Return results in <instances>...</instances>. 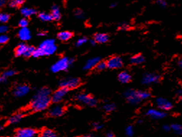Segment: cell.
Instances as JSON below:
<instances>
[{
    "label": "cell",
    "instance_id": "30",
    "mask_svg": "<svg viewBox=\"0 0 182 137\" xmlns=\"http://www.w3.org/2000/svg\"><path fill=\"white\" fill-rule=\"evenodd\" d=\"M10 18V15L5 12H2L0 14V22L2 24H5L9 21V20Z\"/></svg>",
    "mask_w": 182,
    "mask_h": 137
},
{
    "label": "cell",
    "instance_id": "50",
    "mask_svg": "<svg viewBox=\"0 0 182 137\" xmlns=\"http://www.w3.org/2000/svg\"><path fill=\"white\" fill-rule=\"evenodd\" d=\"M84 137H94V136H93L92 135H87V136H85Z\"/></svg>",
    "mask_w": 182,
    "mask_h": 137
},
{
    "label": "cell",
    "instance_id": "41",
    "mask_svg": "<svg viewBox=\"0 0 182 137\" xmlns=\"http://www.w3.org/2000/svg\"><path fill=\"white\" fill-rule=\"evenodd\" d=\"M93 129H95V130H99V129H102L103 125L101 124L100 123L96 122V123H93Z\"/></svg>",
    "mask_w": 182,
    "mask_h": 137
},
{
    "label": "cell",
    "instance_id": "38",
    "mask_svg": "<svg viewBox=\"0 0 182 137\" xmlns=\"http://www.w3.org/2000/svg\"><path fill=\"white\" fill-rule=\"evenodd\" d=\"M156 3H157V4H158V5L160 6L161 7H163V8L166 7H167V5H168L167 2H166V0H157Z\"/></svg>",
    "mask_w": 182,
    "mask_h": 137
},
{
    "label": "cell",
    "instance_id": "18",
    "mask_svg": "<svg viewBox=\"0 0 182 137\" xmlns=\"http://www.w3.org/2000/svg\"><path fill=\"white\" fill-rule=\"evenodd\" d=\"M20 14L22 15V17L28 18L36 14V10L33 8L22 7L20 9Z\"/></svg>",
    "mask_w": 182,
    "mask_h": 137
},
{
    "label": "cell",
    "instance_id": "20",
    "mask_svg": "<svg viewBox=\"0 0 182 137\" xmlns=\"http://www.w3.org/2000/svg\"><path fill=\"white\" fill-rule=\"evenodd\" d=\"M118 79L120 82L126 84V83L130 82V80H131V75H130L129 73H128L127 71H124L119 74Z\"/></svg>",
    "mask_w": 182,
    "mask_h": 137
},
{
    "label": "cell",
    "instance_id": "49",
    "mask_svg": "<svg viewBox=\"0 0 182 137\" xmlns=\"http://www.w3.org/2000/svg\"><path fill=\"white\" fill-rule=\"evenodd\" d=\"M39 35V36H44V35H46V33L44 32H41V33H39V34H38Z\"/></svg>",
    "mask_w": 182,
    "mask_h": 137
},
{
    "label": "cell",
    "instance_id": "13",
    "mask_svg": "<svg viewBox=\"0 0 182 137\" xmlns=\"http://www.w3.org/2000/svg\"><path fill=\"white\" fill-rule=\"evenodd\" d=\"M36 134V131L33 129H20L15 133V137H34Z\"/></svg>",
    "mask_w": 182,
    "mask_h": 137
},
{
    "label": "cell",
    "instance_id": "23",
    "mask_svg": "<svg viewBox=\"0 0 182 137\" xmlns=\"http://www.w3.org/2000/svg\"><path fill=\"white\" fill-rule=\"evenodd\" d=\"M72 37V33L69 31H62L59 32L57 35V38L62 41H67Z\"/></svg>",
    "mask_w": 182,
    "mask_h": 137
},
{
    "label": "cell",
    "instance_id": "3",
    "mask_svg": "<svg viewBox=\"0 0 182 137\" xmlns=\"http://www.w3.org/2000/svg\"><path fill=\"white\" fill-rule=\"evenodd\" d=\"M73 59H69L67 57H63L56 62L51 67V71L54 73L66 71L69 66L72 64Z\"/></svg>",
    "mask_w": 182,
    "mask_h": 137
},
{
    "label": "cell",
    "instance_id": "26",
    "mask_svg": "<svg viewBox=\"0 0 182 137\" xmlns=\"http://www.w3.org/2000/svg\"><path fill=\"white\" fill-rule=\"evenodd\" d=\"M38 17H39V20H40L43 22H50L53 20L52 16H51V14H49V13L44 12H40L39 15H38Z\"/></svg>",
    "mask_w": 182,
    "mask_h": 137
},
{
    "label": "cell",
    "instance_id": "52",
    "mask_svg": "<svg viewBox=\"0 0 182 137\" xmlns=\"http://www.w3.org/2000/svg\"><path fill=\"white\" fill-rule=\"evenodd\" d=\"M181 103H182V98H181Z\"/></svg>",
    "mask_w": 182,
    "mask_h": 137
},
{
    "label": "cell",
    "instance_id": "16",
    "mask_svg": "<svg viewBox=\"0 0 182 137\" xmlns=\"http://www.w3.org/2000/svg\"><path fill=\"white\" fill-rule=\"evenodd\" d=\"M18 37L22 41H27L31 39V33L28 28H22L18 31Z\"/></svg>",
    "mask_w": 182,
    "mask_h": 137
},
{
    "label": "cell",
    "instance_id": "28",
    "mask_svg": "<svg viewBox=\"0 0 182 137\" xmlns=\"http://www.w3.org/2000/svg\"><path fill=\"white\" fill-rule=\"evenodd\" d=\"M171 127V130L174 132L175 134H178V135H182V126L179 124V123H174L170 126Z\"/></svg>",
    "mask_w": 182,
    "mask_h": 137
},
{
    "label": "cell",
    "instance_id": "11",
    "mask_svg": "<svg viewBox=\"0 0 182 137\" xmlns=\"http://www.w3.org/2000/svg\"><path fill=\"white\" fill-rule=\"evenodd\" d=\"M30 92V87L26 84L17 85L13 89L12 93L16 98H22L26 96Z\"/></svg>",
    "mask_w": 182,
    "mask_h": 137
},
{
    "label": "cell",
    "instance_id": "35",
    "mask_svg": "<svg viewBox=\"0 0 182 137\" xmlns=\"http://www.w3.org/2000/svg\"><path fill=\"white\" fill-rule=\"evenodd\" d=\"M125 133L126 135L127 136H132L134 134V130L133 128H132V126H129L127 127V129L125 130Z\"/></svg>",
    "mask_w": 182,
    "mask_h": 137
},
{
    "label": "cell",
    "instance_id": "34",
    "mask_svg": "<svg viewBox=\"0 0 182 137\" xmlns=\"http://www.w3.org/2000/svg\"><path fill=\"white\" fill-rule=\"evenodd\" d=\"M107 64L106 62H100L96 66V69L98 71H103L105 69L107 68Z\"/></svg>",
    "mask_w": 182,
    "mask_h": 137
},
{
    "label": "cell",
    "instance_id": "9",
    "mask_svg": "<svg viewBox=\"0 0 182 137\" xmlns=\"http://www.w3.org/2000/svg\"><path fill=\"white\" fill-rule=\"evenodd\" d=\"M160 76L154 73H146L142 79V83L143 84H151L158 83L160 81Z\"/></svg>",
    "mask_w": 182,
    "mask_h": 137
},
{
    "label": "cell",
    "instance_id": "27",
    "mask_svg": "<svg viewBox=\"0 0 182 137\" xmlns=\"http://www.w3.org/2000/svg\"><path fill=\"white\" fill-rule=\"evenodd\" d=\"M39 137H57V134L51 129H44L40 133Z\"/></svg>",
    "mask_w": 182,
    "mask_h": 137
},
{
    "label": "cell",
    "instance_id": "4",
    "mask_svg": "<svg viewBox=\"0 0 182 137\" xmlns=\"http://www.w3.org/2000/svg\"><path fill=\"white\" fill-rule=\"evenodd\" d=\"M35 48L33 46H28L24 43H20L15 49V55L17 57H30L32 56Z\"/></svg>",
    "mask_w": 182,
    "mask_h": 137
},
{
    "label": "cell",
    "instance_id": "29",
    "mask_svg": "<svg viewBox=\"0 0 182 137\" xmlns=\"http://www.w3.org/2000/svg\"><path fill=\"white\" fill-rule=\"evenodd\" d=\"M25 0H12V1L9 2V6L12 8L19 7L24 4Z\"/></svg>",
    "mask_w": 182,
    "mask_h": 137
},
{
    "label": "cell",
    "instance_id": "24",
    "mask_svg": "<svg viewBox=\"0 0 182 137\" xmlns=\"http://www.w3.org/2000/svg\"><path fill=\"white\" fill-rule=\"evenodd\" d=\"M145 62V58L142 55L137 54L134 55L130 59V62L134 65H140Z\"/></svg>",
    "mask_w": 182,
    "mask_h": 137
},
{
    "label": "cell",
    "instance_id": "33",
    "mask_svg": "<svg viewBox=\"0 0 182 137\" xmlns=\"http://www.w3.org/2000/svg\"><path fill=\"white\" fill-rule=\"evenodd\" d=\"M18 25L20 28H28V20L26 17H23V18L20 19L18 22Z\"/></svg>",
    "mask_w": 182,
    "mask_h": 137
},
{
    "label": "cell",
    "instance_id": "36",
    "mask_svg": "<svg viewBox=\"0 0 182 137\" xmlns=\"http://www.w3.org/2000/svg\"><path fill=\"white\" fill-rule=\"evenodd\" d=\"M87 38H85V37L80 38V39L77 40V42H76V46L78 47L82 46L83 44H85V43L87 42Z\"/></svg>",
    "mask_w": 182,
    "mask_h": 137
},
{
    "label": "cell",
    "instance_id": "22",
    "mask_svg": "<svg viewBox=\"0 0 182 137\" xmlns=\"http://www.w3.org/2000/svg\"><path fill=\"white\" fill-rule=\"evenodd\" d=\"M15 74H16V71L13 70V69H9V70H7L4 71L3 73L2 74L1 77H0V82L2 83H5L7 80V78L12 77L14 76Z\"/></svg>",
    "mask_w": 182,
    "mask_h": 137
},
{
    "label": "cell",
    "instance_id": "10",
    "mask_svg": "<svg viewBox=\"0 0 182 137\" xmlns=\"http://www.w3.org/2000/svg\"><path fill=\"white\" fill-rule=\"evenodd\" d=\"M108 68L111 69H118L122 67L124 62L119 57H113L107 61L106 62Z\"/></svg>",
    "mask_w": 182,
    "mask_h": 137
},
{
    "label": "cell",
    "instance_id": "21",
    "mask_svg": "<svg viewBox=\"0 0 182 137\" xmlns=\"http://www.w3.org/2000/svg\"><path fill=\"white\" fill-rule=\"evenodd\" d=\"M50 14L51 15V16H52V18L54 20H59L61 19V17H62L60 9L57 5L52 6Z\"/></svg>",
    "mask_w": 182,
    "mask_h": 137
},
{
    "label": "cell",
    "instance_id": "2",
    "mask_svg": "<svg viewBox=\"0 0 182 137\" xmlns=\"http://www.w3.org/2000/svg\"><path fill=\"white\" fill-rule=\"evenodd\" d=\"M56 51H57V45L55 43L54 40H44L40 44L39 48L35 49L33 57L34 58H39L44 56H50L54 54Z\"/></svg>",
    "mask_w": 182,
    "mask_h": 137
},
{
    "label": "cell",
    "instance_id": "46",
    "mask_svg": "<svg viewBox=\"0 0 182 137\" xmlns=\"http://www.w3.org/2000/svg\"><path fill=\"white\" fill-rule=\"evenodd\" d=\"M116 6H117V3H116V2H113V3H111V4H110V7L111 8H114V7H116Z\"/></svg>",
    "mask_w": 182,
    "mask_h": 137
},
{
    "label": "cell",
    "instance_id": "19",
    "mask_svg": "<svg viewBox=\"0 0 182 137\" xmlns=\"http://www.w3.org/2000/svg\"><path fill=\"white\" fill-rule=\"evenodd\" d=\"M94 40H96V43H106L109 40V35L106 33H96L94 35Z\"/></svg>",
    "mask_w": 182,
    "mask_h": 137
},
{
    "label": "cell",
    "instance_id": "25",
    "mask_svg": "<svg viewBox=\"0 0 182 137\" xmlns=\"http://www.w3.org/2000/svg\"><path fill=\"white\" fill-rule=\"evenodd\" d=\"M22 117H23V113L15 114V115L12 116L10 118H9L8 123H10V124H15V123L20 122Z\"/></svg>",
    "mask_w": 182,
    "mask_h": 137
},
{
    "label": "cell",
    "instance_id": "17",
    "mask_svg": "<svg viewBox=\"0 0 182 137\" xmlns=\"http://www.w3.org/2000/svg\"><path fill=\"white\" fill-rule=\"evenodd\" d=\"M100 62V59L98 57H95L92 58V59H90L87 60L85 64L84 65V67H83V69L84 70H89V69H93V67H96L97 64Z\"/></svg>",
    "mask_w": 182,
    "mask_h": 137
},
{
    "label": "cell",
    "instance_id": "39",
    "mask_svg": "<svg viewBox=\"0 0 182 137\" xmlns=\"http://www.w3.org/2000/svg\"><path fill=\"white\" fill-rule=\"evenodd\" d=\"M8 40H9V37L7 35L2 34L1 35V37H0V43H1V44L6 43Z\"/></svg>",
    "mask_w": 182,
    "mask_h": 137
},
{
    "label": "cell",
    "instance_id": "32",
    "mask_svg": "<svg viewBox=\"0 0 182 137\" xmlns=\"http://www.w3.org/2000/svg\"><path fill=\"white\" fill-rule=\"evenodd\" d=\"M75 16L76 17V18L79 19V20H82L85 18V13L82 10L80 9H76L75 10Z\"/></svg>",
    "mask_w": 182,
    "mask_h": 137
},
{
    "label": "cell",
    "instance_id": "48",
    "mask_svg": "<svg viewBox=\"0 0 182 137\" xmlns=\"http://www.w3.org/2000/svg\"><path fill=\"white\" fill-rule=\"evenodd\" d=\"M90 43H91V44L92 45V46H93V45L96 44V40L93 39V40H90Z\"/></svg>",
    "mask_w": 182,
    "mask_h": 137
},
{
    "label": "cell",
    "instance_id": "8",
    "mask_svg": "<svg viewBox=\"0 0 182 137\" xmlns=\"http://www.w3.org/2000/svg\"><path fill=\"white\" fill-rule=\"evenodd\" d=\"M156 104L159 109L163 111H168L173 108L172 103L164 98H158L156 99Z\"/></svg>",
    "mask_w": 182,
    "mask_h": 137
},
{
    "label": "cell",
    "instance_id": "42",
    "mask_svg": "<svg viewBox=\"0 0 182 137\" xmlns=\"http://www.w3.org/2000/svg\"><path fill=\"white\" fill-rule=\"evenodd\" d=\"M177 65H178L179 68L182 69V57L179 58L178 61H177Z\"/></svg>",
    "mask_w": 182,
    "mask_h": 137
},
{
    "label": "cell",
    "instance_id": "6",
    "mask_svg": "<svg viewBox=\"0 0 182 137\" xmlns=\"http://www.w3.org/2000/svg\"><path fill=\"white\" fill-rule=\"evenodd\" d=\"M75 98L79 103H82V104L87 105L91 107L96 106L98 103L97 100H96L95 98L85 93L78 94V95L75 97Z\"/></svg>",
    "mask_w": 182,
    "mask_h": 137
},
{
    "label": "cell",
    "instance_id": "37",
    "mask_svg": "<svg viewBox=\"0 0 182 137\" xmlns=\"http://www.w3.org/2000/svg\"><path fill=\"white\" fill-rule=\"evenodd\" d=\"M118 28L119 30H128L129 28V25L127 22H121L119 25Z\"/></svg>",
    "mask_w": 182,
    "mask_h": 137
},
{
    "label": "cell",
    "instance_id": "51",
    "mask_svg": "<svg viewBox=\"0 0 182 137\" xmlns=\"http://www.w3.org/2000/svg\"><path fill=\"white\" fill-rule=\"evenodd\" d=\"M8 1H9V2H10V1H12V0H8Z\"/></svg>",
    "mask_w": 182,
    "mask_h": 137
},
{
    "label": "cell",
    "instance_id": "12",
    "mask_svg": "<svg viewBox=\"0 0 182 137\" xmlns=\"http://www.w3.org/2000/svg\"><path fill=\"white\" fill-rule=\"evenodd\" d=\"M68 89L64 87H60L59 89L56 90L51 95V102L54 103H58L63 100V98L67 95Z\"/></svg>",
    "mask_w": 182,
    "mask_h": 137
},
{
    "label": "cell",
    "instance_id": "43",
    "mask_svg": "<svg viewBox=\"0 0 182 137\" xmlns=\"http://www.w3.org/2000/svg\"><path fill=\"white\" fill-rule=\"evenodd\" d=\"M163 130H164V131H169L171 129V127H170V126L165 125V126H163Z\"/></svg>",
    "mask_w": 182,
    "mask_h": 137
},
{
    "label": "cell",
    "instance_id": "14",
    "mask_svg": "<svg viewBox=\"0 0 182 137\" xmlns=\"http://www.w3.org/2000/svg\"><path fill=\"white\" fill-rule=\"evenodd\" d=\"M146 114L149 117L154 119H161L166 117V114L164 111H161V110H157L153 108H150L148 110Z\"/></svg>",
    "mask_w": 182,
    "mask_h": 137
},
{
    "label": "cell",
    "instance_id": "45",
    "mask_svg": "<svg viewBox=\"0 0 182 137\" xmlns=\"http://www.w3.org/2000/svg\"><path fill=\"white\" fill-rule=\"evenodd\" d=\"M7 2V0H0V6L1 7H4L5 5Z\"/></svg>",
    "mask_w": 182,
    "mask_h": 137
},
{
    "label": "cell",
    "instance_id": "7",
    "mask_svg": "<svg viewBox=\"0 0 182 137\" xmlns=\"http://www.w3.org/2000/svg\"><path fill=\"white\" fill-rule=\"evenodd\" d=\"M80 80L78 78H67L62 80L59 82L61 87H64L67 89H75L80 84Z\"/></svg>",
    "mask_w": 182,
    "mask_h": 137
},
{
    "label": "cell",
    "instance_id": "44",
    "mask_svg": "<svg viewBox=\"0 0 182 137\" xmlns=\"http://www.w3.org/2000/svg\"><path fill=\"white\" fill-rule=\"evenodd\" d=\"M176 95H178V97H179L180 98H182V89H179V90H177Z\"/></svg>",
    "mask_w": 182,
    "mask_h": 137
},
{
    "label": "cell",
    "instance_id": "31",
    "mask_svg": "<svg viewBox=\"0 0 182 137\" xmlns=\"http://www.w3.org/2000/svg\"><path fill=\"white\" fill-rule=\"evenodd\" d=\"M116 109V105L114 103H108V104L104 105L103 106V110L107 113H110V112L114 111Z\"/></svg>",
    "mask_w": 182,
    "mask_h": 137
},
{
    "label": "cell",
    "instance_id": "1",
    "mask_svg": "<svg viewBox=\"0 0 182 137\" xmlns=\"http://www.w3.org/2000/svg\"><path fill=\"white\" fill-rule=\"evenodd\" d=\"M51 102V90L47 87L39 89L30 102V109L33 111H43L48 108Z\"/></svg>",
    "mask_w": 182,
    "mask_h": 137
},
{
    "label": "cell",
    "instance_id": "40",
    "mask_svg": "<svg viewBox=\"0 0 182 137\" xmlns=\"http://www.w3.org/2000/svg\"><path fill=\"white\" fill-rule=\"evenodd\" d=\"M7 30H8V27L6 25L2 24L1 27H0V32H1V33L4 34V33L7 32Z\"/></svg>",
    "mask_w": 182,
    "mask_h": 137
},
{
    "label": "cell",
    "instance_id": "15",
    "mask_svg": "<svg viewBox=\"0 0 182 137\" xmlns=\"http://www.w3.org/2000/svg\"><path fill=\"white\" fill-rule=\"evenodd\" d=\"M64 109L62 105H56L51 107L49 111V115L51 117H59L64 114Z\"/></svg>",
    "mask_w": 182,
    "mask_h": 137
},
{
    "label": "cell",
    "instance_id": "5",
    "mask_svg": "<svg viewBox=\"0 0 182 137\" xmlns=\"http://www.w3.org/2000/svg\"><path fill=\"white\" fill-rule=\"evenodd\" d=\"M124 98L128 102L132 105H138L142 100L140 91L134 90V89H128L124 94Z\"/></svg>",
    "mask_w": 182,
    "mask_h": 137
},
{
    "label": "cell",
    "instance_id": "47",
    "mask_svg": "<svg viewBox=\"0 0 182 137\" xmlns=\"http://www.w3.org/2000/svg\"><path fill=\"white\" fill-rule=\"evenodd\" d=\"M106 137H114V135L113 133H111V132H109V133H108L106 134Z\"/></svg>",
    "mask_w": 182,
    "mask_h": 137
}]
</instances>
